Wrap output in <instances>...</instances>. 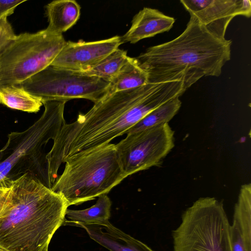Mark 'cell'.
<instances>
[{
    "label": "cell",
    "mask_w": 251,
    "mask_h": 251,
    "mask_svg": "<svg viewBox=\"0 0 251 251\" xmlns=\"http://www.w3.org/2000/svg\"><path fill=\"white\" fill-rule=\"evenodd\" d=\"M186 90L182 81L148 83L108 95L76 121L62 127L47 154L50 170L57 175L64 160L110 143L126 134L150 112Z\"/></svg>",
    "instance_id": "cell-1"
},
{
    "label": "cell",
    "mask_w": 251,
    "mask_h": 251,
    "mask_svg": "<svg viewBox=\"0 0 251 251\" xmlns=\"http://www.w3.org/2000/svg\"><path fill=\"white\" fill-rule=\"evenodd\" d=\"M61 35L45 29L16 35L0 51V89L19 84L50 65L64 47Z\"/></svg>",
    "instance_id": "cell-7"
},
{
    "label": "cell",
    "mask_w": 251,
    "mask_h": 251,
    "mask_svg": "<svg viewBox=\"0 0 251 251\" xmlns=\"http://www.w3.org/2000/svg\"><path fill=\"white\" fill-rule=\"evenodd\" d=\"M81 7L75 0H56L46 6L49 25L45 30L52 35H61L74 26L80 16Z\"/></svg>",
    "instance_id": "cell-15"
},
{
    "label": "cell",
    "mask_w": 251,
    "mask_h": 251,
    "mask_svg": "<svg viewBox=\"0 0 251 251\" xmlns=\"http://www.w3.org/2000/svg\"><path fill=\"white\" fill-rule=\"evenodd\" d=\"M42 102L82 99L97 102L108 94L110 82L94 76L50 65L14 85Z\"/></svg>",
    "instance_id": "cell-8"
},
{
    "label": "cell",
    "mask_w": 251,
    "mask_h": 251,
    "mask_svg": "<svg viewBox=\"0 0 251 251\" xmlns=\"http://www.w3.org/2000/svg\"><path fill=\"white\" fill-rule=\"evenodd\" d=\"M179 98H173L150 112L130 128L126 134L169 123L181 107V101Z\"/></svg>",
    "instance_id": "cell-19"
},
{
    "label": "cell",
    "mask_w": 251,
    "mask_h": 251,
    "mask_svg": "<svg viewBox=\"0 0 251 251\" xmlns=\"http://www.w3.org/2000/svg\"><path fill=\"white\" fill-rule=\"evenodd\" d=\"M229 235L232 251H251V184L241 186Z\"/></svg>",
    "instance_id": "cell-12"
},
{
    "label": "cell",
    "mask_w": 251,
    "mask_h": 251,
    "mask_svg": "<svg viewBox=\"0 0 251 251\" xmlns=\"http://www.w3.org/2000/svg\"><path fill=\"white\" fill-rule=\"evenodd\" d=\"M232 41L217 38L190 18L174 39L148 48L135 57L149 83L181 81L186 90L203 76H219L230 59Z\"/></svg>",
    "instance_id": "cell-3"
},
{
    "label": "cell",
    "mask_w": 251,
    "mask_h": 251,
    "mask_svg": "<svg viewBox=\"0 0 251 251\" xmlns=\"http://www.w3.org/2000/svg\"><path fill=\"white\" fill-rule=\"evenodd\" d=\"M7 17L0 19V51L16 36Z\"/></svg>",
    "instance_id": "cell-21"
},
{
    "label": "cell",
    "mask_w": 251,
    "mask_h": 251,
    "mask_svg": "<svg viewBox=\"0 0 251 251\" xmlns=\"http://www.w3.org/2000/svg\"><path fill=\"white\" fill-rule=\"evenodd\" d=\"M89 237L110 251H154L147 245L126 233L109 221L94 224H80Z\"/></svg>",
    "instance_id": "cell-14"
},
{
    "label": "cell",
    "mask_w": 251,
    "mask_h": 251,
    "mask_svg": "<svg viewBox=\"0 0 251 251\" xmlns=\"http://www.w3.org/2000/svg\"><path fill=\"white\" fill-rule=\"evenodd\" d=\"M0 104L14 109L36 113L40 110L43 102L40 98L13 85L0 89Z\"/></svg>",
    "instance_id": "cell-18"
},
{
    "label": "cell",
    "mask_w": 251,
    "mask_h": 251,
    "mask_svg": "<svg viewBox=\"0 0 251 251\" xmlns=\"http://www.w3.org/2000/svg\"><path fill=\"white\" fill-rule=\"evenodd\" d=\"M172 231L173 251H232L230 223L222 202L213 197L196 200Z\"/></svg>",
    "instance_id": "cell-6"
},
{
    "label": "cell",
    "mask_w": 251,
    "mask_h": 251,
    "mask_svg": "<svg viewBox=\"0 0 251 251\" xmlns=\"http://www.w3.org/2000/svg\"><path fill=\"white\" fill-rule=\"evenodd\" d=\"M0 251H7L0 247Z\"/></svg>",
    "instance_id": "cell-25"
},
{
    "label": "cell",
    "mask_w": 251,
    "mask_h": 251,
    "mask_svg": "<svg viewBox=\"0 0 251 251\" xmlns=\"http://www.w3.org/2000/svg\"><path fill=\"white\" fill-rule=\"evenodd\" d=\"M128 56L126 50L118 48L95 66L82 72L110 82L118 75Z\"/></svg>",
    "instance_id": "cell-20"
},
{
    "label": "cell",
    "mask_w": 251,
    "mask_h": 251,
    "mask_svg": "<svg viewBox=\"0 0 251 251\" xmlns=\"http://www.w3.org/2000/svg\"><path fill=\"white\" fill-rule=\"evenodd\" d=\"M190 18L214 36L224 39L227 26L237 16L250 18V0H180Z\"/></svg>",
    "instance_id": "cell-10"
},
{
    "label": "cell",
    "mask_w": 251,
    "mask_h": 251,
    "mask_svg": "<svg viewBox=\"0 0 251 251\" xmlns=\"http://www.w3.org/2000/svg\"><path fill=\"white\" fill-rule=\"evenodd\" d=\"M175 22L174 18L158 9L144 7L133 17L130 28L121 36L122 42L135 44L142 39L169 31Z\"/></svg>",
    "instance_id": "cell-13"
},
{
    "label": "cell",
    "mask_w": 251,
    "mask_h": 251,
    "mask_svg": "<svg viewBox=\"0 0 251 251\" xmlns=\"http://www.w3.org/2000/svg\"><path fill=\"white\" fill-rule=\"evenodd\" d=\"M112 202L107 194L98 197L96 203L83 210L67 209L63 225L77 226L80 224H94L108 221L111 215Z\"/></svg>",
    "instance_id": "cell-16"
},
{
    "label": "cell",
    "mask_w": 251,
    "mask_h": 251,
    "mask_svg": "<svg viewBox=\"0 0 251 251\" xmlns=\"http://www.w3.org/2000/svg\"><path fill=\"white\" fill-rule=\"evenodd\" d=\"M63 163L64 169L51 189L61 195L69 206L107 194L127 177L114 144L75 154Z\"/></svg>",
    "instance_id": "cell-5"
},
{
    "label": "cell",
    "mask_w": 251,
    "mask_h": 251,
    "mask_svg": "<svg viewBox=\"0 0 251 251\" xmlns=\"http://www.w3.org/2000/svg\"><path fill=\"white\" fill-rule=\"evenodd\" d=\"M66 101L43 102L45 110L39 119L22 132L8 135L5 145L0 150L4 158L0 161V182L13 180L29 174L46 187L51 188L48 162L44 149L53 141L66 123L64 113Z\"/></svg>",
    "instance_id": "cell-4"
},
{
    "label": "cell",
    "mask_w": 251,
    "mask_h": 251,
    "mask_svg": "<svg viewBox=\"0 0 251 251\" xmlns=\"http://www.w3.org/2000/svg\"><path fill=\"white\" fill-rule=\"evenodd\" d=\"M148 83L147 73L139 66L135 58L128 56L118 75L110 82L107 95L136 88Z\"/></svg>",
    "instance_id": "cell-17"
},
{
    "label": "cell",
    "mask_w": 251,
    "mask_h": 251,
    "mask_svg": "<svg viewBox=\"0 0 251 251\" xmlns=\"http://www.w3.org/2000/svg\"><path fill=\"white\" fill-rule=\"evenodd\" d=\"M12 180L6 179L0 182V211L7 198Z\"/></svg>",
    "instance_id": "cell-23"
},
{
    "label": "cell",
    "mask_w": 251,
    "mask_h": 251,
    "mask_svg": "<svg viewBox=\"0 0 251 251\" xmlns=\"http://www.w3.org/2000/svg\"><path fill=\"white\" fill-rule=\"evenodd\" d=\"M26 0H0V19L8 17L13 13L16 7Z\"/></svg>",
    "instance_id": "cell-22"
},
{
    "label": "cell",
    "mask_w": 251,
    "mask_h": 251,
    "mask_svg": "<svg viewBox=\"0 0 251 251\" xmlns=\"http://www.w3.org/2000/svg\"><path fill=\"white\" fill-rule=\"evenodd\" d=\"M48 247L49 246L45 247L41 251H49Z\"/></svg>",
    "instance_id": "cell-24"
},
{
    "label": "cell",
    "mask_w": 251,
    "mask_h": 251,
    "mask_svg": "<svg viewBox=\"0 0 251 251\" xmlns=\"http://www.w3.org/2000/svg\"><path fill=\"white\" fill-rule=\"evenodd\" d=\"M63 197L29 174L12 180L0 211V247L7 251H41L63 224Z\"/></svg>",
    "instance_id": "cell-2"
},
{
    "label": "cell",
    "mask_w": 251,
    "mask_h": 251,
    "mask_svg": "<svg viewBox=\"0 0 251 251\" xmlns=\"http://www.w3.org/2000/svg\"><path fill=\"white\" fill-rule=\"evenodd\" d=\"M174 134L169 123H166L127 134L115 144L120 164L126 176L159 166L175 146Z\"/></svg>",
    "instance_id": "cell-9"
},
{
    "label": "cell",
    "mask_w": 251,
    "mask_h": 251,
    "mask_svg": "<svg viewBox=\"0 0 251 251\" xmlns=\"http://www.w3.org/2000/svg\"><path fill=\"white\" fill-rule=\"evenodd\" d=\"M123 44L121 36L93 42L66 41L50 65L82 72L97 64Z\"/></svg>",
    "instance_id": "cell-11"
}]
</instances>
